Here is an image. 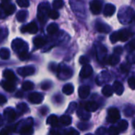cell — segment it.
Instances as JSON below:
<instances>
[{
    "mask_svg": "<svg viewBox=\"0 0 135 135\" xmlns=\"http://www.w3.org/2000/svg\"><path fill=\"white\" fill-rule=\"evenodd\" d=\"M12 49H14V51L18 53V56L22 54H24L26 52H28V49H29V46L28 44L26 43L21 38H16L12 41L11 44Z\"/></svg>",
    "mask_w": 135,
    "mask_h": 135,
    "instance_id": "1",
    "label": "cell"
},
{
    "mask_svg": "<svg viewBox=\"0 0 135 135\" xmlns=\"http://www.w3.org/2000/svg\"><path fill=\"white\" fill-rule=\"evenodd\" d=\"M49 11V4L48 3H41L38 6L37 9V18L41 24H45L46 22V19L48 17V13Z\"/></svg>",
    "mask_w": 135,
    "mask_h": 135,
    "instance_id": "2",
    "label": "cell"
},
{
    "mask_svg": "<svg viewBox=\"0 0 135 135\" xmlns=\"http://www.w3.org/2000/svg\"><path fill=\"white\" fill-rule=\"evenodd\" d=\"M57 73L60 79H69L73 75L72 69L65 65H60L57 67Z\"/></svg>",
    "mask_w": 135,
    "mask_h": 135,
    "instance_id": "3",
    "label": "cell"
},
{
    "mask_svg": "<svg viewBox=\"0 0 135 135\" xmlns=\"http://www.w3.org/2000/svg\"><path fill=\"white\" fill-rule=\"evenodd\" d=\"M120 112L119 110L115 107H111L108 110L107 114V121L110 123L117 122L120 119Z\"/></svg>",
    "mask_w": 135,
    "mask_h": 135,
    "instance_id": "4",
    "label": "cell"
},
{
    "mask_svg": "<svg viewBox=\"0 0 135 135\" xmlns=\"http://www.w3.org/2000/svg\"><path fill=\"white\" fill-rule=\"evenodd\" d=\"M103 7V2L101 0H92L90 3V10L93 15H99Z\"/></svg>",
    "mask_w": 135,
    "mask_h": 135,
    "instance_id": "5",
    "label": "cell"
},
{
    "mask_svg": "<svg viewBox=\"0 0 135 135\" xmlns=\"http://www.w3.org/2000/svg\"><path fill=\"white\" fill-rule=\"evenodd\" d=\"M117 33H118V41H121L123 42L128 41L133 35V33L130 30H126V29L120 30L117 31Z\"/></svg>",
    "mask_w": 135,
    "mask_h": 135,
    "instance_id": "6",
    "label": "cell"
},
{
    "mask_svg": "<svg viewBox=\"0 0 135 135\" xmlns=\"http://www.w3.org/2000/svg\"><path fill=\"white\" fill-rule=\"evenodd\" d=\"M21 31L23 33H29L34 34V33H36L38 31V27H37V24L33 22H30V23L22 26V29H21Z\"/></svg>",
    "mask_w": 135,
    "mask_h": 135,
    "instance_id": "7",
    "label": "cell"
},
{
    "mask_svg": "<svg viewBox=\"0 0 135 135\" xmlns=\"http://www.w3.org/2000/svg\"><path fill=\"white\" fill-rule=\"evenodd\" d=\"M35 69L32 66H26L18 69V73L22 76H28L34 74Z\"/></svg>",
    "mask_w": 135,
    "mask_h": 135,
    "instance_id": "8",
    "label": "cell"
},
{
    "mask_svg": "<svg viewBox=\"0 0 135 135\" xmlns=\"http://www.w3.org/2000/svg\"><path fill=\"white\" fill-rule=\"evenodd\" d=\"M110 80V75L108 72L107 71H103L96 78V82L98 84V85H102L104 83L108 82Z\"/></svg>",
    "mask_w": 135,
    "mask_h": 135,
    "instance_id": "9",
    "label": "cell"
},
{
    "mask_svg": "<svg viewBox=\"0 0 135 135\" xmlns=\"http://www.w3.org/2000/svg\"><path fill=\"white\" fill-rule=\"evenodd\" d=\"M93 73V69H92V67L87 64H84V67L82 68V69L80 73V76L81 78H88Z\"/></svg>",
    "mask_w": 135,
    "mask_h": 135,
    "instance_id": "10",
    "label": "cell"
},
{
    "mask_svg": "<svg viewBox=\"0 0 135 135\" xmlns=\"http://www.w3.org/2000/svg\"><path fill=\"white\" fill-rule=\"evenodd\" d=\"M2 5L3 7V9H4L5 13H6L7 15H12L15 11V10H16L15 6L13 5V4H11V3H8V1H7V0H5V1L3 2V3Z\"/></svg>",
    "mask_w": 135,
    "mask_h": 135,
    "instance_id": "11",
    "label": "cell"
},
{
    "mask_svg": "<svg viewBox=\"0 0 135 135\" xmlns=\"http://www.w3.org/2000/svg\"><path fill=\"white\" fill-rule=\"evenodd\" d=\"M95 29L99 33H108L111 30L110 27L108 25L103 22H97L95 24Z\"/></svg>",
    "mask_w": 135,
    "mask_h": 135,
    "instance_id": "12",
    "label": "cell"
},
{
    "mask_svg": "<svg viewBox=\"0 0 135 135\" xmlns=\"http://www.w3.org/2000/svg\"><path fill=\"white\" fill-rule=\"evenodd\" d=\"M29 99L33 103H40L43 100V95L37 92H33L30 95Z\"/></svg>",
    "mask_w": 135,
    "mask_h": 135,
    "instance_id": "13",
    "label": "cell"
},
{
    "mask_svg": "<svg viewBox=\"0 0 135 135\" xmlns=\"http://www.w3.org/2000/svg\"><path fill=\"white\" fill-rule=\"evenodd\" d=\"M1 86L7 91L11 92L14 91L15 89V84H14V82L9 81V80H3L1 83H0Z\"/></svg>",
    "mask_w": 135,
    "mask_h": 135,
    "instance_id": "14",
    "label": "cell"
},
{
    "mask_svg": "<svg viewBox=\"0 0 135 135\" xmlns=\"http://www.w3.org/2000/svg\"><path fill=\"white\" fill-rule=\"evenodd\" d=\"M116 11V8L113 5V4H110V3H108L104 7V10H103V14L106 17H110L112 16L114 12Z\"/></svg>",
    "mask_w": 135,
    "mask_h": 135,
    "instance_id": "15",
    "label": "cell"
},
{
    "mask_svg": "<svg viewBox=\"0 0 135 135\" xmlns=\"http://www.w3.org/2000/svg\"><path fill=\"white\" fill-rule=\"evenodd\" d=\"M3 77H4L7 80H9V81L15 82V81L17 80V77H16L15 74L14 73V72H12V71L10 70V69H6V70L3 72Z\"/></svg>",
    "mask_w": 135,
    "mask_h": 135,
    "instance_id": "16",
    "label": "cell"
},
{
    "mask_svg": "<svg viewBox=\"0 0 135 135\" xmlns=\"http://www.w3.org/2000/svg\"><path fill=\"white\" fill-rule=\"evenodd\" d=\"M113 90L118 95H122L123 91H124V87L122 85V84L119 81H114V84H113Z\"/></svg>",
    "mask_w": 135,
    "mask_h": 135,
    "instance_id": "17",
    "label": "cell"
},
{
    "mask_svg": "<svg viewBox=\"0 0 135 135\" xmlns=\"http://www.w3.org/2000/svg\"><path fill=\"white\" fill-rule=\"evenodd\" d=\"M33 44L37 49H41L46 44V40L44 37L38 36L33 39Z\"/></svg>",
    "mask_w": 135,
    "mask_h": 135,
    "instance_id": "18",
    "label": "cell"
},
{
    "mask_svg": "<svg viewBox=\"0 0 135 135\" xmlns=\"http://www.w3.org/2000/svg\"><path fill=\"white\" fill-rule=\"evenodd\" d=\"M90 94V88L88 86H81L79 88V95L82 99L87 98Z\"/></svg>",
    "mask_w": 135,
    "mask_h": 135,
    "instance_id": "19",
    "label": "cell"
},
{
    "mask_svg": "<svg viewBox=\"0 0 135 135\" xmlns=\"http://www.w3.org/2000/svg\"><path fill=\"white\" fill-rule=\"evenodd\" d=\"M102 93L103 94L104 96L106 97H110L113 93H114V90H113V88L110 86V85H105L103 88V90H102Z\"/></svg>",
    "mask_w": 135,
    "mask_h": 135,
    "instance_id": "20",
    "label": "cell"
},
{
    "mask_svg": "<svg viewBox=\"0 0 135 135\" xmlns=\"http://www.w3.org/2000/svg\"><path fill=\"white\" fill-rule=\"evenodd\" d=\"M27 17H28V12L26 11H20L16 15V18L20 22H24L27 18Z\"/></svg>",
    "mask_w": 135,
    "mask_h": 135,
    "instance_id": "21",
    "label": "cell"
},
{
    "mask_svg": "<svg viewBox=\"0 0 135 135\" xmlns=\"http://www.w3.org/2000/svg\"><path fill=\"white\" fill-rule=\"evenodd\" d=\"M120 61V58L118 55H110L108 59H107V63L110 65H116L117 64H118V62Z\"/></svg>",
    "mask_w": 135,
    "mask_h": 135,
    "instance_id": "22",
    "label": "cell"
},
{
    "mask_svg": "<svg viewBox=\"0 0 135 135\" xmlns=\"http://www.w3.org/2000/svg\"><path fill=\"white\" fill-rule=\"evenodd\" d=\"M59 30V26L56 23H51L47 27V32L49 34H54Z\"/></svg>",
    "mask_w": 135,
    "mask_h": 135,
    "instance_id": "23",
    "label": "cell"
},
{
    "mask_svg": "<svg viewBox=\"0 0 135 135\" xmlns=\"http://www.w3.org/2000/svg\"><path fill=\"white\" fill-rule=\"evenodd\" d=\"M11 56V52L8 49L3 48L0 49V58L3 60H8Z\"/></svg>",
    "mask_w": 135,
    "mask_h": 135,
    "instance_id": "24",
    "label": "cell"
},
{
    "mask_svg": "<svg viewBox=\"0 0 135 135\" xmlns=\"http://www.w3.org/2000/svg\"><path fill=\"white\" fill-rule=\"evenodd\" d=\"M99 106L95 102H88L85 105V109L88 111H95L98 109Z\"/></svg>",
    "mask_w": 135,
    "mask_h": 135,
    "instance_id": "25",
    "label": "cell"
},
{
    "mask_svg": "<svg viewBox=\"0 0 135 135\" xmlns=\"http://www.w3.org/2000/svg\"><path fill=\"white\" fill-rule=\"evenodd\" d=\"M117 128L118 129L119 132H124L128 128V122L126 120H124V119L119 121V122L118 123Z\"/></svg>",
    "mask_w": 135,
    "mask_h": 135,
    "instance_id": "26",
    "label": "cell"
},
{
    "mask_svg": "<svg viewBox=\"0 0 135 135\" xmlns=\"http://www.w3.org/2000/svg\"><path fill=\"white\" fill-rule=\"evenodd\" d=\"M73 91H74V87L71 84H68L64 85V88H63V92L64 94H66V95H71V94H73Z\"/></svg>",
    "mask_w": 135,
    "mask_h": 135,
    "instance_id": "27",
    "label": "cell"
},
{
    "mask_svg": "<svg viewBox=\"0 0 135 135\" xmlns=\"http://www.w3.org/2000/svg\"><path fill=\"white\" fill-rule=\"evenodd\" d=\"M34 88V84L30 81H26L22 84V89L25 91H30Z\"/></svg>",
    "mask_w": 135,
    "mask_h": 135,
    "instance_id": "28",
    "label": "cell"
},
{
    "mask_svg": "<svg viewBox=\"0 0 135 135\" xmlns=\"http://www.w3.org/2000/svg\"><path fill=\"white\" fill-rule=\"evenodd\" d=\"M64 1L63 0H54L52 3V7L55 9H61L64 7Z\"/></svg>",
    "mask_w": 135,
    "mask_h": 135,
    "instance_id": "29",
    "label": "cell"
},
{
    "mask_svg": "<svg viewBox=\"0 0 135 135\" xmlns=\"http://www.w3.org/2000/svg\"><path fill=\"white\" fill-rule=\"evenodd\" d=\"M59 16H60V15L56 10H49V11L48 13V17L52 19H56L59 18Z\"/></svg>",
    "mask_w": 135,
    "mask_h": 135,
    "instance_id": "30",
    "label": "cell"
},
{
    "mask_svg": "<svg viewBox=\"0 0 135 135\" xmlns=\"http://www.w3.org/2000/svg\"><path fill=\"white\" fill-rule=\"evenodd\" d=\"M17 3L18 5L20 7H23V8H26V7H28L30 6V2L29 0H17Z\"/></svg>",
    "mask_w": 135,
    "mask_h": 135,
    "instance_id": "31",
    "label": "cell"
},
{
    "mask_svg": "<svg viewBox=\"0 0 135 135\" xmlns=\"http://www.w3.org/2000/svg\"><path fill=\"white\" fill-rule=\"evenodd\" d=\"M119 130L115 126H110L108 129V135H118Z\"/></svg>",
    "mask_w": 135,
    "mask_h": 135,
    "instance_id": "32",
    "label": "cell"
},
{
    "mask_svg": "<svg viewBox=\"0 0 135 135\" xmlns=\"http://www.w3.org/2000/svg\"><path fill=\"white\" fill-rule=\"evenodd\" d=\"M133 113H134V110H133V109L131 107H126V108L124 110V114H125L127 117H129V116L133 115Z\"/></svg>",
    "mask_w": 135,
    "mask_h": 135,
    "instance_id": "33",
    "label": "cell"
},
{
    "mask_svg": "<svg viewBox=\"0 0 135 135\" xmlns=\"http://www.w3.org/2000/svg\"><path fill=\"white\" fill-rule=\"evenodd\" d=\"M128 85L132 90H135V77H130L128 80Z\"/></svg>",
    "mask_w": 135,
    "mask_h": 135,
    "instance_id": "34",
    "label": "cell"
},
{
    "mask_svg": "<svg viewBox=\"0 0 135 135\" xmlns=\"http://www.w3.org/2000/svg\"><path fill=\"white\" fill-rule=\"evenodd\" d=\"M8 35V30L5 28L0 29V39H4Z\"/></svg>",
    "mask_w": 135,
    "mask_h": 135,
    "instance_id": "35",
    "label": "cell"
},
{
    "mask_svg": "<svg viewBox=\"0 0 135 135\" xmlns=\"http://www.w3.org/2000/svg\"><path fill=\"white\" fill-rule=\"evenodd\" d=\"M110 40L111 41V43H116L118 41V33L114 32L112 34H110Z\"/></svg>",
    "mask_w": 135,
    "mask_h": 135,
    "instance_id": "36",
    "label": "cell"
},
{
    "mask_svg": "<svg viewBox=\"0 0 135 135\" xmlns=\"http://www.w3.org/2000/svg\"><path fill=\"white\" fill-rule=\"evenodd\" d=\"M79 62H80L81 64L84 65V64H87L89 63V59H88L87 56H80Z\"/></svg>",
    "mask_w": 135,
    "mask_h": 135,
    "instance_id": "37",
    "label": "cell"
},
{
    "mask_svg": "<svg viewBox=\"0 0 135 135\" xmlns=\"http://www.w3.org/2000/svg\"><path fill=\"white\" fill-rule=\"evenodd\" d=\"M121 70L122 73H128L129 70V65L128 64H122L121 65Z\"/></svg>",
    "mask_w": 135,
    "mask_h": 135,
    "instance_id": "38",
    "label": "cell"
},
{
    "mask_svg": "<svg viewBox=\"0 0 135 135\" xmlns=\"http://www.w3.org/2000/svg\"><path fill=\"white\" fill-rule=\"evenodd\" d=\"M127 47H128V49H129L130 51H134V50H135V39L132 40V41L127 45Z\"/></svg>",
    "mask_w": 135,
    "mask_h": 135,
    "instance_id": "39",
    "label": "cell"
},
{
    "mask_svg": "<svg viewBox=\"0 0 135 135\" xmlns=\"http://www.w3.org/2000/svg\"><path fill=\"white\" fill-rule=\"evenodd\" d=\"M6 16H7V15L5 13V11L3 9V5L0 4V19L6 18Z\"/></svg>",
    "mask_w": 135,
    "mask_h": 135,
    "instance_id": "40",
    "label": "cell"
},
{
    "mask_svg": "<svg viewBox=\"0 0 135 135\" xmlns=\"http://www.w3.org/2000/svg\"><path fill=\"white\" fill-rule=\"evenodd\" d=\"M106 132H107L106 129L103 128V127H101V128H99V129L97 130L96 134H97V135H106Z\"/></svg>",
    "mask_w": 135,
    "mask_h": 135,
    "instance_id": "41",
    "label": "cell"
},
{
    "mask_svg": "<svg viewBox=\"0 0 135 135\" xmlns=\"http://www.w3.org/2000/svg\"><path fill=\"white\" fill-rule=\"evenodd\" d=\"M122 51H123V49H122V48L120 47V46L115 47V48L114 49V53H115L116 55H120V54H122Z\"/></svg>",
    "mask_w": 135,
    "mask_h": 135,
    "instance_id": "42",
    "label": "cell"
},
{
    "mask_svg": "<svg viewBox=\"0 0 135 135\" xmlns=\"http://www.w3.org/2000/svg\"><path fill=\"white\" fill-rule=\"evenodd\" d=\"M50 87H51V83L49 82V81L44 83V84L41 85V88H42V89H44V90H47V89H49Z\"/></svg>",
    "mask_w": 135,
    "mask_h": 135,
    "instance_id": "43",
    "label": "cell"
},
{
    "mask_svg": "<svg viewBox=\"0 0 135 135\" xmlns=\"http://www.w3.org/2000/svg\"><path fill=\"white\" fill-rule=\"evenodd\" d=\"M6 102H7V99H6L5 96L0 94V104H3V103H5Z\"/></svg>",
    "mask_w": 135,
    "mask_h": 135,
    "instance_id": "44",
    "label": "cell"
},
{
    "mask_svg": "<svg viewBox=\"0 0 135 135\" xmlns=\"http://www.w3.org/2000/svg\"><path fill=\"white\" fill-rule=\"evenodd\" d=\"M133 128L135 129V119H134L133 122Z\"/></svg>",
    "mask_w": 135,
    "mask_h": 135,
    "instance_id": "45",
    "label": "cell"
},
{
    "mask_svg": "<svg viewBox=\"0 0 135 135\" xmlns=\"http://www.w3.org/2000/svg\"><path fill=\"white\" fill-rule=\"evenodd\" d=\"M133 20H134V22H135V16H134V18H133Z\"/></svg>",
    "mask_w": 135,
    "mask_h": 135,
    "instance_id": "46",
    "label": "cell"
},
{
    "mask_svg": "<svg viewBox=\"0 0 135 135\" xmlns=\"http://www.w3.org/2000/svg\"><path fill=\"white\" fill-rule=\"evenodd\" d=\"M87 135H92V134H87Z\"/></svg>",
    "mask_w": 135,
    "mask_h": 135,
    "instance_id": "47",
    "label": "cell"
}]
</instances>
